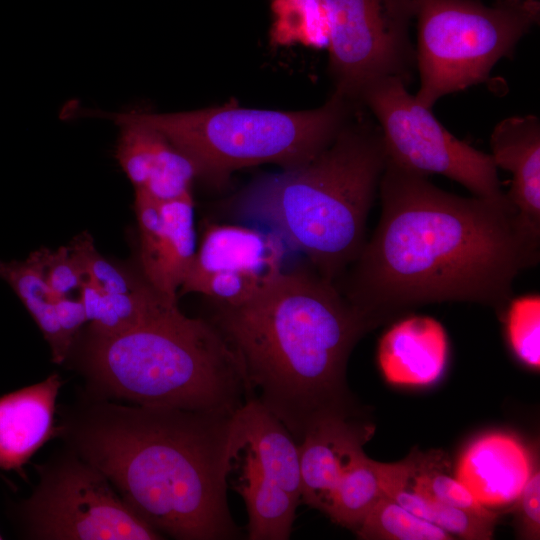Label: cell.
Listing matches in <instances>:
<instances>
[{
	"label": "cell",
	"mask_w": 540,
	"mask_h": 540,
	"mask_svg": "<svg viewBox=\"0 0 540 540\" xmlns=\"http://www.w3.org/2000/svg\"><path fill=\"white\" fill-rule=\"evenodd\" d=\"M378 191L379 223L335 283L372 329L430 303L501 312L517 275L539 262L540 237L509 199L455 195L387 159Z\"/></svg>",
	"instance_id": "1"
},
{
	"label": "cell",
	"mask_w": 540,
	"mask_h": 540,
	"mask_svg": "<svg viewBox=\"0 0 540 540\" xmlns=\"http://www.w3.org/2000/svg\"><path fill=\"white\" fill-rule=\"evenodd\" d=\"M70 430L77 455L143 520L180 540L240 536L227 479L245 442L238 411L104 403Z\"/></svg>",
	"instance_id": "2"
},
{
	"label": "cell",
	"mask_w": 540,
	"mask_h": 540,
	"mask_svg": "<svg viewBox=\"0 0 540 540\" xmlns=\"http://www.w3.org/2000/svg\"><path fill=\"white\" fill-rule=\"evenodd\" d=\"M213 309L252 397L298 444L322 417L353 415L347 362L372 327L335 283L311 266L284 270L247 302Z\"/></svg>",
	"instance_id": "3"
},
{
	"label": "cell",
	"mask_w": 540,
	"mask_h": 540,
	"mask_svg": "<svg viewBox=\"0 0 540 540\" xmlns=\"http://www.w3.org/2000/svg\"><path fill=\"white\" fill-rule=\"evenodd\" d=\"M386 159L379 126L350 118L310 161L255 179L231 206L238 216L276 233L336 283L366 241Z\"/></svg>",
	"instance_id": "4"
},
{
	"label": "cell",
	"mask_w": 540,
	"mask_h": 540,
	"mask_svg": "<svg viewBox=\"0 0 540 540\" xmlns=\"http://www.w3.org/2000/svg\"><path fill=\"white\" fill-rule=\"evenodd\" d=\"M87 366L104 392L137 405L235 413L252 398L216 326L178 306L124 333L92 335Z\"/></svg>",
	"instance_id": "5"
},
{
	"label": "cell",
	"mask_w": 540,
	"mask_h": 540,
	"mask_svg": "<svg viewBox=\"0 0 540 540\" xmlns=\"http://www.w3.org/2000/svg\"><path fill=\"white\" fill-rule=\"evenodd\" d=\"M357 104L335 92L321 107L276 111L227 104L176 113L130 111L114 120L154 128L184 152L199 176L222 181L231 172L263 163L302 165L326 148Z\"/></svg>",
	"instance_id": "6"
},
{
	"label": "cell",
	"mask_w": 540,
	"mask_h": 540,
	"mask_svg": "<svg viewBox=\"0 0 540 540\" xmlns=\"http://www.w3.org/2000/svg\"><path fill=\"white\" fill-rule=\"evenodd\" d=\"M417 19L415 98L432 108L443 96L485 82L539 23V0H414Z\"/></svg>",
	"instance_id": "7"
},
{
	"label": "cell",
	"mask_w": 540,
	"mask_h": 540,
	"mask_svg": "<svg viewBox=\"0 0 540 540\" xmlns=\"http://www.w3.org/2000/svg\"><path fill=\"white\" fill-rule=\"evenodd\" d=\"M358 102L376 117L388 161L422 175H443L477 197L508 200L491 155L447 131L430 108L408 93L400 78L373 81Z\"/></svg>",
	"instance_id": "8"
},
{
	"label": "cell",
	"mask_w": 540,
	"mask_h": 540,
	"mask_svg": "<svg viewBox=\"0 0 540 540\" xmlns=\"http://www.w3.org/2000/svg\"><path fill=\"white\" fill-rule=\"evenodd\" d=\"M22 512L29 535L37 539H163L99 470L78 455L41 471L40 484Z\"/></svg>",
	"instance_id": "9"
},
{
	"label": "cell",
	"mask_w": 540,
	"mask_h": 540,
	"mask_svg": "<svg viewBox=\"0 0 540 540\" xmlns=\"http://www.w3.org/2000/svg\"><path fill=\"white\" fill-rule=\"evenodd\" d=\"M329 72L338 92L355 103L384 77L406 85L416 66L409 29L414 0H326Z\"/></svg>",
	"instance_id": "10"
},
{
	"label": "cell",
	"mask_w": 540,
	"mask_h": 540,
	"mask_svg": "<svg viewBox=\"0 0 540 540\" xmlns=\"http://www.w3.org/2000/svg\"><path fill=\"white\" fill-rule=\"evenodd\" d=\"M285 246L270 230L208 223L179 294H202L212 305L243 304L284 271Z\"/></svg>",
	"instance_id": "11"
},
{
	"label": "cell",
	"mask_w": 540,
	"mask_h": 540,
	"mask_svg": "<svg viewBox=\"0 0 540 540\" xmlns=\"http://www.w3.org/2000/svg\"><path fill=\"white\" fill-rule=\"evenodd\" d=\"M134 209L143 277L161 296L177 303L197 248L192 194L157 201L135 189Z\"/></svg>",
	"instance_id": "12"
},
{
	"label": "cell",
	"mask_w": 540,
	"mask_h": 540,
	"mask_svg": "<svg viewBox=\"0 0 540 540\" xmlns=\"http://www.w3.org/2000/svg\"><path fill=\"white\" fill-rule=\"evenodd\" d=\"M375 427L333 414L317 420L299 443L301 503L328 514L335 489L352 463L362 454Z\"/></svg>",
	"instance_id": "13"
},
{
	"label": "cell",
	"mask_w": 540,
	"mask_h": 540,
	"mask_svg": "<svg viewBox=\"0 0 540 540\" xmlns=\"http://www.w3.org/2000/svg\"><path fill=\"white\" fill-rule=\"evenodd\" d=\"M535 463L536 455L519 437L492 431L465 446L454 474L483 507L495 511L516 502Z\"/></svg>",
	"instance_id": "14"
},
{
	"label": "cell",
	"mask_w": 540,
	"mask_h": 540,
	"mask_svg": "<svg viewBox=\"0 0 540 540\" xmlns=\"http://www.w3.org/2000/svg\"><path fill=\"white\" fill-rule=\"evenodd\" d=\"M121 127L116 158L135 189L157 201L191 193L199 177L195 163L162 133L130 120H114Z\"/></svg>",
	"instance_id": "15"
},
{
	"label": "cell",
	"mask_w": 540,
	"mask_h": 540,
	"mask_svg": "<svg viewBox=\"0 0 540 540\" xmlns=\"http://www.w3.org/2000/svg\"><path fill=\"white\" fill-rule=\"evenodd\" d=\"M449 357L447 333L436 319L411 315L396 321L379 340L377 360L385 380L424 387L443 375Z\"/></svg>",
	"instance_id": "16"
},
{
	"label": "cell",
	"mask_w": 540,
	"mask_h": 540,
	"mask_svg": "<svg viewBox=\"0 0 540 540\" xmlns=\"http://www.w3.org/2000/svg\"><path fill=\"white\" fill-rule=\"evenodd\" d=\"M491 157L512 174L507 198L525 227L540 237V121L534 115L500 121L490 137Z\"/></svg>",
	"instance_id": "17"
},
{
	"label": "cell",
	"mask_w": 540,
	"mask_h": 540,
	"mask_svg": "<svg viewBox=\"0 0 540 540\" xmlns=\"http://www.w3.org/2000/svg\"><path fill=\"white\" fill-rule=\"evenodd\" d=\"M61 384L54 373L0 397V469L20 470L59 430L54 411Z\"/></svg>",
	"instance_id": "18"
},
{
	"label": "cell",
	"mask_w": 540,
	"mask_h": 540,
	"mask_svg": "<svg viewBox=\"0 0 540 540\" xmlns=\"http://www.w3.org/2000/svg\"><path fill=\"white\" fill-rule=\"evenodd\" d=\"M381 487L400 488L423 499L460 508L484 516H498L483 507L456 478L441 450L422 452L414 448L399 462L376 461Z\"/></svg>",
	"instance_id": "19"
},
{
	"label": "cell",
	"mask_w": 540,
	"mask_h": 540,
	"mask_svg": "<svg viewBox=\"0 0 540 540\" xmlns=\"http://www.w3.org/2000/svg\"><path fill=\"white\" fill-rule=\"evenodd\" d=\"M245 442L261 472L301 503L299 444L256 398L238 410Z\"/></svg>",
	"instance_id": "20"
},
{
	"label": "cell",
	"mask_w": 540,
	"mask_h": 540,
	"mask_svg": "<svg viewBox=\"0 0 540 540\" xmlns=\"http://www.w3.org/2000/svg\"><path fill=\"white\" fill-rule=\"evenodd\" d=\"M243 451L241 482L236 490L248 512V539H289L300 501L265 476L249 450Z\"/></svg>",
	"instance_id": "21"
},
{
	"label": "cell",
	"mask_w": 540,
	"mask_h": 540,
	"mask_svg": "<svg viewBox=\"0 0 540 540\" xmlns=\"http://www.w3.org/2000/svg\"><path fill=\"white\" fill-rule=\"evenodd\" d=\"M79 292L92 335L96 336L124 333L177 306L150 284L128 293H104L83 280Z\"/></svg>",
	"instance_id": "22"
},
{
	"label": "cell",
	"mask_w": 540,
	"mask_h": 540,
	"mask_svg": "<svg viewBox=\"0 0 540 540\" xmlns=\"http://www.w3.org/2000/svg\"><path fill=\"white\" fill-rule=\"evenodd\" d=\"M0 279L12 288L38 325L50 346L53 362L62 363L72 343L58 324L54 304L57 298L46 282L38 252H32L24 261L0 260Z\"/></svg>",
	"instance_id": "23"
},
{
	"label": "cell",
	"mask_w": 540,
	"mask_h": 540,
	"mask_svg": "<svg viewBox=\"0 0 540 540\" xmlns=\"http://www.w3.org/2000/svg\"><path fill=\"white\" fill-rule=\"evenodd\" d=\"M383 494L376 461L362 453L341 477L327 516L355 532Z\"/></svg>",
	"instance_id": "24"
},
{
	"label": "cell",
	"mask_w": 540,
	"mask_h": 540,
	"mask_svg": "<svg viewBox=\"0 0 540 540\" xmlns=\"http://www.w3.org/2000/svg\"><path fill=\"white\" fill-rule=\"evenodd\" d=\"M364 540H452L444 529L416 516L386 494L355 531Z\"/></svg>",
	"instance_id": "25"
},
{
	"label": "cell",
	"mask_w": 540,
	"mask_h": 540,
	"mask_svg": "<svg viewBox=\"0 0 540 540\" xmlns=\"http://www.w3.org/2000/svg\"><path fill=\"white\" fill-rule=\"evenodd\" d=\"M506 339L515 357L527 367L540 368V295L511 297L501 311Z\"/></svg>",
	"instance_id": "26"
},
{
	"label": "cell",
	"mask_w": 540,
	"mask_h": 540,
	"mask_svg": "<svg viewBox=\"0 0 540 540\" xmlns=\"http://www.w3.org/2000/svg\"><path fill=\"white\" fill-rule=\"evenodd\" d=\"M69 248L84 280L91 282L104 293H128L149 284L145 278L139 281L106 260L97 251L88 232L76 236Z\"/></svg>",
	"instance_id": "27"
},
{
	"label": "cell",
	"mask_w": 540,
	"mask_h": 540,
	"mask_svg": "<svg viewBox=\"0 0 540 540\" xmlns=\"http://www.w3.org/2000/svg\"><path fill=\"white\" fill-rule=\"evenodd\" d=\"M37 252L46 282L56 298L69 296L73 290L79 289L84 278L69 246L55 251L42 247Z\"/></svg>",
	"instance_id": "28"
},
{
	"label": "cell",
	"mask_w": 540,
	"mask_h": 540,
	"mask_svg": "<svg viewBox=\"0 0 540 540\" xmlns=\"http://www.w3.org/2000/svg\"><path fill=\"white\" fill-rule=\"evenodd\" d=\"M277 33L309 32L319 17H328L326 0H271Z\"/></svg>",
	"instance_id": "29"
},
{
	"label": "cell",
	"mask_w": 540,
	"mask_h": 540,
	"mask_svg": "<svg viewBox=\"0 0 540 540\" xmlns=\"http://www.w3.org/2000/svg\"><path fill=\"white\" fill-rule=\"evenodd\" d=\"M520 536L524 539L540 538V470L536 461L532 473L514 503Z\"/></svg>",
	"instance_id": "30"
},
{
	"label": "cell",
	"mask_w": 540,
	"mask_h": 540,
	"mask_svg": "<svg viewBox=\"0 0 540 540\" xmlns=\"http://www.w3.org/2000/svg\"><path fill=\"white\" fill-rule=\"evenodd\" d=\"M54 304L60 329L73 344L79 329L88 321L84 306L80 299H71L69 296L57 298Z\"/></svg>",
	"instance_id": "31"
},
{
	"label": "cell",
	"mask_w": 540,
	"mask_h": 540,
	"mask_svg": "<svg viewBox=\"0 0 540 540\" xmlns=\"http://www.w3.org/2000/svg\"><path fill=\"white\" fill-rule=\"evenodd\" d=\"M1 538H2V537H1V535H0V539H1Z\"/></svg>",
	"instance_id": "32"
}]
</instances>
